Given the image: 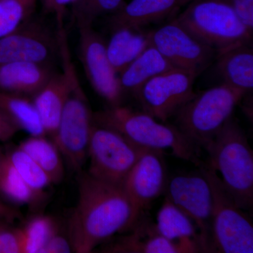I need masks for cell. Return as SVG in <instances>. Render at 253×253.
Returning <instances> with one entry per match:
<instances>
[{"label": "cell", "instance_id": "4", "mask_svg": "<svg viewBox=\"0 0 253 253\" xmlns=\"http://www.w3.org/2000/svg\"><path fill=\"white\" fill-rule=\"evenodd\" d=\"M208 164L220 173L221 181L244 211L253 205V153L247 136L231 118L204 148Z\"/></svg>", "mask_w": 253, "mask_h": 253}, {"label": "cell", "instance_id": "10", "mask_svg": "<svg viewBox=\"0 0 253 253\" xmlns=\"http://www.w3.org/2000/svg\"><path fill=\"white\" fill-rule=\"evenodd\" d=\"M166 198L191 219L199 230L202 252L211 253L212 190L207 178L199 172L176 174L168 181Z\"/></svg>", "mask_w": 253, "mask_h": 253}, {"label": "cell", "instance_id": "36", "mask_svg": "<svg viewBox=\"0 0 253 253\" xmlns=\"http://www.w3.org/2000/svg\"><path fill=\"white\" fill-rule=\"evenodd\" d=\"M5 156L6 154H3L0 150V171H1V167H2L3 163H4Z\"/></svg>", "mask_w": 253, "mask_h": 253}, {"label": "cell", "instance_id": "21", "mask_svg": "<svg viewBox=\"0 0 253 253\" xmlns=\"http://www.w3.org/2000/svg\"><path fill=\"white\" fill-rule=\"evenodd\" d=\"M174 68L154 46L150 44L118 75L123 93H129L136 96L149 80Z\"/></svg>", "mask_w": 253, "mask_h": 253}, {"label": "cell", "instance_id": "18", "mask_svg": "<svg viewBox=\"0 0 253 253\" xmlns=\"http://www.w3.org/2000/svg\"><path fill=\"white\" fill-rule=\"evenodd\" d=\"M221 83L244 91L253 88L252 42L246 43L218 53L214 60Z\"/></svg>", "mask_w": 253, "mask_h": 253}, {"label": "cell", "instance_id": "20", "mask_svg": "<svg viewBox=\"0 0 253 253\" xmlns=\"http://www.w3.org/2000/svg\"><path fill=\"white\" fill-rule=\"evenodd\" d=\"M149 45V33L142 28L113 26L106 51L113 69L119 75Z\"/></svg>", "mask_w": 253, "mask_h": 253}, {"label": "cell", "instance_id": "26", "mask_svg": "<svg viewBox=\"0 0 253 253\" xmlns=\"http://www.w3.org/2000/svg\"><path fill=\"white\" fill-rule=\"evenodd\" d=\"M21 230L22 253H41L50 238L58 231L54 219L44 215L33 218Z\"/></svg>", "mask_w": 253, "mask_h": 253}, {"label": "cell", "instance_id": "8", "mask_svg": "<svg viewBox=\"0 0 253 253\" xmlns=\"http://www.w3.org/2000/svg\"><path fill=\"white\" fill-rule=\"evenodd\" d=\"M145 149L116 131L95 125L91 129L87 158L89 175L113 185L123 186L126 176Z\"/></svg>", "mask_w": 253, "mask_h": 253}, {"label": "cell", "instance_id": "22", "mask_svg": "<svg viewBox=\"0 0 253 253\" xmlns=\"http://www.w3.org/2000/svg\"><path fill=\"white\" fill-rule=\"evenodd\" d=\"M156 229L170 241L191 246L196 252H202L200 236L194 221L166 198L158 211Z\"/></svg>", "mask_w": 253, "mask_h": 253}, {"label": "cell", "instance_id": "3", "mask_svg": "<svg viewBox=\"0 0 253 253\" xmlns=\"http://www.w3.org/2000/svg\"><path fill=\"white\" fill-rule=\"evenodd\" d=\"M59 59L69 82V93L59 126L51 140L57 146L68 166L77 173L87 159L93 122V113L71 59L66 36L59 40Z\"/></svg>", "mask_w": 253, "mask_h": 253}, {"label": "cell", "instance_id": "27", "mask_svg": "<svg viewBox=\"0 0 253 253\" xmlns=\"http://www.w3.org/2000/svg\"><path fill=\"white\" fill-rule=\"evenodd\" d=\"M6 155L28 185L41 196L44 190L51 184L45 172L31 156L19 147Z\"/></svg>", "mask_w": 253, "mask_h": 253}, {"label": "cell", "instance_id": "14", "mask_svg": "<svg viewBox=\"0 0 253 253\" xmlns=\"http://www.w3.org/2000/svg\"><path fill=\"white\" fill-rule=\"evenodd\" d=\"M163 154L157 150L145 149L123 184L137 219L143 210L166 191L167 169Z\"/></svg>", "mask_w": 253, "mask_h": 253}, {"label": "cell", "instance_id": "16", "mask_svg": "<svg viewBox=\"0 0 253 253\" xmlns=\"http://www.w3.org/2000/svg\"><path fill=\"white\" fill-rule=\"evenodd\" d=\"M54 73L50 64L23 61L3 63L0 64V90L34 96Z\"/></svg>", "mask_w": 253, "mask_h": 253}, {"label": "cell", "instance_id": "34", "mask_svg": "<svg viewBox=\"0 0 253 253\" xmlns=\"http://www.w3.org/2000/svg\"><path fill=\"white\" fill-rule=\"evenodd\" d=\"M18 131V126L0 110V142L9 140Z\"/></svg>", "mask_w": 253, "mask_h": 253}, {"label": "cell", "instance_id": "24", "mask_svg": "<svg viewBox=\"0 0 253 253\" xmlns=\"http://www.w3.org/2000/svg\"><path fill=\"white\" fill-rule=\"evenodd\" d=\"M18 147L45 172L51 184H59L64 177L63 157L57 146L46 136H30Z\"/></svg>", "mask_w": 253, "mask_h": 253}, {"label": "cell", "instance_id": "2", "mask_svg": "<svg viewBox=\"0 0 253 253\" xmlns=\"http://www.w3.org/2000/svg\"><path fill=\"white\" fill-rule=\"evenodd\" d=\"M93 122L116 131L139 147L163 152L169 150L176 158L196 166L203 163L199 158V147L176 126L161 122L144 111H133L122 105L113 106L93 113Z\"/></svg>", "mask_w": 253, "mask_h": 253}, {"label": "cell", "instance_id": "11", "mask_svg": "<svg viewBox=\"0 0 253 253\" xmlns=\"http://www.w3.org/2000/svg\"><path fill=\"white\" fill-rule=\"evenodd\" d=\"M196 73L174 68L145 83L135 97L143 111L166 123L194 96Z\"/></svg>", "mask_w": 253, "mask_h": 253}, {"label": "cell", "instance_id": "17", "mask_svg": "<svg viewBox=\"0 0 253 253\" xmlns=\"http://www.w3.org/2000/svg\"><path fill=\"white\" fill-rule=\"evenodd\" d=\"M181 0H131L111 15V26H127L142 28L177 14Z\"/></svg>", "mask_w": 253, "mask_h": 253}, {"label": "cell", "instance_id": "7", "mask_svg": "<svg viewBox=\"0 0 253 253\" xmlns=\"http://www.w3.org/2000/svg\"><path fill=\"white\" fill-rule=\"evenodd\" d=\"M199 167L212 190L211 253H253L252 221L236 204L217 172L208 163Z\"/></svg>", "mask_w": 253, "mask_h": 253}, {"label": "cell", "instance_id": "30", "mask_svg": "<svg viewBox=\"0 0 253 253\" xmlns=\"http://www.w3.org/2000/svg\"><path fill=\"white\" fill-rule=\"evenodd\" d=\"M0 253H22L21 228L0 226Z\"/></svg>", "mask_w": 253, "mask_h": 253}, {"label": "cell", "instance_id": "35", "mask_svg": "<svg viewBox=\"0 0 253 253\" xmlns=\"http://www.w3.org/2000/svg\"><path fill=\"white\" fill-rule=\"evenodd\" d=\"M19 218L21 214L17 210L0 201V221L11 222Z\"/></svg>", "mask_w": 253, "mask_h": 253}, {"label": "cell", "instance_id": "1", "mask_svg": "<svg viewBox=\"0 0 253 253\" xmlns=\"http://www.w3.org/2000/svg\"><path fill=\"white\" fill-rule=\"evenodd\" d=\"M78 199L68 222L73 252L91 253L104 241L137 222L134 208L123 186L78 173Z\"/></svg>", "mask_w": 253, "mask_h": 253}, {"label": "cell", "instance_id": "23", "mask_svg": "<svg viewBox=\"0 0 253 253\" xmlns=\"http://www.w3.org/2000/svg\"><path fill=\"white\" fill-rule=\"evenodd\" d=\"M0 110L30 136H46L33 101L22 95L0 90Z\"/></svg>", "mask_w": 253, "mask_h": 253}, {"label": "cell", "instance_id": "31", "mask_svg": "<svg viewBox=\"0 0 253 253\" xmlns=\"http://www.w3.org/2000/svg\"><path fill=\"white\" fill-rule=\"evenodd\" d=\"M250 31L253 32V0H225Z\"/></svg>", "mask_w": 253, "mask_h": 253}, {"label": "cell", "instance_id": "37", "mask_svg": "<svg viewBox=\"0 0 253 253\" xmlns=\"http://www.w3.org/2000/svg\"><path fill=\"white\" fill-rule=\"evenodd\" d=\"M192 1V0H181V5H182V7H184V6H186L188 3H189L190 1Z\"/></svg>", "mask_w": 253, "mask_h": 253}, {"label": "cell", "instance_id": "13", "mask_svg": "<svg viewBox=\"0 0 253 253\" xmlns=\"http://www.w3.org/2000/svg\"><path fill=\"white\" fill-rule=\"evenodd\" d=\"M56 58H59L57 35L31 17L0 38V64L23 61L53 65Z\"/></svg>", "mask_w": 253, "mask_h": 253}, {"label": "cell", "instance_id": "28", "mask_svg": "<svg viewBox=\"0 0 253 253\" xmlns=\"http://www.w3.org/2000/svg\"><path fill=\"white\" fill-rule=\"evenodd\" d=\"M38 0H0V38L31 18Z\"/></svg>", "mask_w": 253, "mask_h": 253}, {"label": "cell", "instance_id": "29", "mask_svg": "<svg viewBox=\"0 0 253 253\" xmlns=\"http://www.w3.org/2000/svg\"><path fill=\"white\" fill-rule=\"evenodd\" d=\"M124 4V0H76L71 6L76 23L92 24L99 16L114 14Z\"/></svg>", "mask_w": 253, "mask_h": 253}, {"label": "cell", "instance_id": "9", "mask_svg": "<svg viewBox=\"0 0 253 253\" xmlns=\"http://www.w3.org/2000/svg\"><path fill=\"white\" fill-rule=\"evenodd\" d=\"M77 26L79 59L89 84L110 107L121 106L124 93L108 57L106 42L91 23H77Z\"/></svg>", "mask_w": 253, "mask_h": 253}, {"label": "cell", "instance_id": "5", "mask_svg": "<svg viewBox=\"0 0 253 253\" xmlns=\"http://www.w3.org/2000/svg\"><path fill=\"white\" fill-rule=\"evenodd\" d=\"M246 93L227 84L208 88L176 113V126L197 147L205 148L229 120Z\"/></svg>", "mask_w": 253, "mask_h": 253}, {"label": "cell", "instance_id": "12", "mask_svg": "<svg viewBox=\"0 0 253 253\" xmlns=\"http://www.w3.org/2000/svg\"><path fill=\"white\" fill-rule=\"evenodd\" d=\"M150 44L174 68L192 71L198 76L214 62L218 52L191 34L172 18L149 32Z\"/></svg>", "mask_w": 253, "mask_h": 253}, {"label": "cell", "instance_id": "25", "mask_svg": "<svg viewBox=\"0 0 253 253\" xmlns=\"http://www.w3.org/2000/svg\"><path fill=\"white\" fill-rule=\"evenodd\" d=\"M0 194L18 204H31L41 197L21 177L7 155L0 171Z\"/></svg>", "mask_w": 253, "mask_h": 253}, {"label": "cell", "instance_id": "33", "mask_svg": "<svg viewBox=\"0 0 253 253\" xmlns=\"http://www.w3.org/2000/svg\"><path fill=\"white\" fill-rule=\"evenodd\" d=\"M75 1L76 0H42V2L46 11L56 16L57 22H63V16L66 9Z\"/></svg>", "mask_w": 253, "mask_h": 253}, {"label": "cell", "instance_id": "32", "mask_svg": "<svg viewBox=\"0 0 253 253\" xmlns=\"http://www.w3.org/2000/svg\"><path fill=\"white\" fill-rule=\"evenodd\" d=\"M73 252L69 239L57 232L50 238L41 253H68Z\"/></svg>", "mask_w": 253, "mask_h": 253}, {"label": "cell", "instance_id": "19", "mask_svg": "<svg viewBox=\"0 0 253 253\" xmlns=\"http://www.w3.org/2000/svg\"><path fill=\"white\" fill-rule=\"evenodd\" d=\"M69 93V82L65 73H54L45 85L33 97V104L46 136L54 137Z\"/></svg>", "mask_w": 253, "mask_h": 253}, {"label": "cell", "instance_id": "15", "mask_svg": "<svg viewBox=\"0 0 253 253\" xmlns=\"http://www.w3.org/2000/svg\"><path fill=\"white\" fill-rule=\"evenodd\" d=\"M135 229L105 249L107 253H196L191 246L170 241L161 235L156 225L149 221L134 224Z\"/></svg>", "mask_w": 253, "mask_h": 253}, {"label": "cell", "instance_id": "6", "mask_svg": "<svg viewBox=\"0 0 253 253\" xmlns=\"http://www.w3.org/2000/svg\"><path fill=\"white\" fill-rule=\"evenodd\" d=\"M184 7L176 21L218 53L252 42V32L225 0H192Z\"/></svg>", "mask_w": 253, "mask_h": 253}]
</instances>
